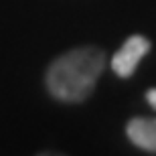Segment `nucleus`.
Segmentation results:
<instances>
[{
    "instance_id": "obj_1",
    "label": "nucleus",
    "mask_w": 156,
    "mask_h": 156,
    "mask_svg": "<svg viewBox=\"0 0 156 156\" xmlns=\"http://www.w3.org/2000/svg\"><path fill=\"white\" fill-rule=\"evenodd\" d=\"M105 69V53L99 47H77L59 55L47 69V91L65 104L85 101Z\"/></svg>"
},
{
    "instance_id": "obj_2",
    "label": "nucleus",
    "mask_w": 156,
    "mask_h": 156,
    "mask_svg": "<svg viewBox=\"0 0 156 156\" xmlns=\"http://www.w3.org/2000/svg\"><path fill=\"white\" fill-rule=\"evenodd\" d=\"M150 51V41L142 35H132L124 41V45L120 47V51L112 57V69L118 77L128 79L132 77L138 69L140 61L148 55Z\"/></svg>"
},
{
    "instance_id": "obj_3",
    "label": "nucleus",
    "mask_w": 156,
    "mask_h": 156,
    "mask_svg": "<svg viewBox=\"0 0 156 156\" xmlns=\"http://www.w3.org/2000/svg\"><path fill=\"white\" fill-rule=\"evenodd\" d=\"M126 134L134 146L156 154V118H134L128 122Z\"/></svg>"
},
{
    "instance_id": "obj_4",
    "label": "nucleus",
    "mask_w": 156,
    "mask_h": 156,
    "mask_svg": "<svg viewBox=\"0 0 156 156\" xmlns=\"http://www.w3.org/2000/svg\"><path fill=\"white\" fill-rule=\"evenodd\" d=\"M146 101L152 105V110H156V87L154 89H150V91L146 93Z\"/></svg>"
}]
</instances>
